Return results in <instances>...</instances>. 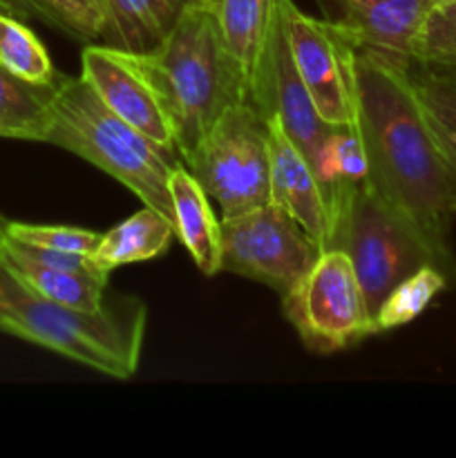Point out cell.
<instances>
[{
	"label": "cell",
	"instance_id": "cell-18",
	"mask_svg": "<svg viewBox=\"0 0 456 458\" xmlns=\"http://www.w3.org/2000/svg\"><path fill=\"white\" fill-rule=\"evenodd\" d=\"M3 262L12 268L13 276L27 289L34 291L40 298L89 313H97L106 307L107 277L63 271V268L36 262L21 249H16V244L7 235L3 240Z\"/></svg>",
	"mask_w": 456,
	"mask_h": 458
},
{
	"label": "cell",
	"instance_id": "cell-29",
	"mask_svg": "<svg viewBox=\"0 0 456 458\" xmlns=\"http://www.w3.org/2000/svg\"><path fill=\"white\" fill-rule=\"evenodd\" d=\"M3 240H4V219L0 217V258H3Z\"/></svg>",
	"mask_w": 456,
	"mask_h": 458
},
{
	"label": "cell",
	"instance_id": "cell-22",
	"mask_svg": "<svg viewBox=\"0 0 456 458\" xmlns=\"http://www.w3.org/2000/svg\"><path fill=\"white\" fill-rule=\"evenodd\" d=\"M450 284V277L436 267H423L402 282H398L376 313L378 334L398 329V327L416 320L432 304V300Z\"/></svg>",
	"mask_w": 456,
	"mask_h": 458
},
{
	"label": "cell",
	"instance_id": "cell-19",
	"mask_svg": "<svg viewBox=\"0 0 456 458\" xmlns=\"http://www.w3.org/2000/svg\"><path fill=\"white\" fill-rule=\"evenodd\" d=\"M174 226L170 219L156 210L143 206L132 217L103 233L98 246L92 253V262L97 264L103 276H110L114 268L128 264L146 262L164 255L173 242Z\"/></svg>",
	"mask_w": 456,
	"mask_h": 458
},
{
	"label": "cell",
	"instance_id": "cell-30",
	"mask_svg": "<svg viewBox=\"0 0 456 458\" xmlns=\"http://www.w3.org/2000/svg\"><path fill=\"white\" fill-rule=\"evenodd\" d=\"M443 3H456V0H436V4H443Z\"/></svg>",
	"mask_w": 456,
	"mask_h": 458
},
{
	"label": "cell",
	"instance_id": "cell-27",
	"mask_svg": "<svg viewBox=\"0 0 456 458\" xmlns=\"http://www.w3.org/2000/svg\"><path fill=\"white\" fill-rule=\"evenodd\" d=\"M0 7L4 12L13 13V16L22 18V21H30V18H36L34 7L30 4V0H0Z\"/></svg>",
	"mask_w": 456,
	"mask_h": 458
},
{
	"label": "cell",
	"instance_id": "cell-13",
	"mask_svg": "<svg viewBox=\"0 0 456 458\" xmlns=\"http://www.w3.org/2000/svg\"><path fill=\"white\" fill-rule=\"evenodd\" d=\"M268 128V179H271V204L280 206L291 215L317 249H326L329 240V219H326L325 199L317 186L311 164L286 134L275 116L266 119Z\"/></svg>",
	"mask_w": 456,
	"mask_h": 458
},
{
	"label": "cell",
	"instance_id": "cell-10",
	"mask_svg": "<svg viewBox=\"0 0 456 458\" xmlns=\"http://www.w3.org/2000/svg\"><path fill=\"white\" fill-rule=\"evenodd\" d=\"M80 79L125 123L179 155L168 98L150 54L89 43L80 52Z\"/></svg>",
	"mask_w": 456,
	"mask_h": 458
},
{
	"label": "cell",
	"instance_id": "cell-2",
	"mask_svg": "<svg viewBox=\"0 0 456 458\" xmlns=\"http://www.w3.org/2000/svg\"><path fill=\"white\" fill-rule=\"evenodd\" d=\"M148 311L139 298L106 300L97 313L45 300L0 258V331L40 344L112 378L128 380L141 360Z\"/></svg>",
	"mask_w": 456,
	"mask_h": 458
},
{
	"label": "cell",
	"instance_id": "cell-12",
	"mask_svg": "<svg viewBox=\"0 0 456 458\" xmlns=\"http://www.w3.org/2000/svg\"><path fill=\"white\" fill-rule=\"evenodd\" d=\"M249 103H253L255 110L264 119L275 116L286 134L293 139L295 146L304 152L308 164H313L331 125L317 114L316 106L295 70L280 9H277V21L271 31V38H268L262 61L255 72Z\"/></svg>",
	"mask_w": 456,
	"mask_h": 458
},
{
	"label": "cell",
	"instance_id": "cell-11",
	"mask_svg": "<svg viewBox=\"0 0 456 458\" xmlns=\"http://www.w3.org/2000/svg\"><path fill=\"white\" fill-rule=\"evenodd\" d=\"M334 22L358 52H376L396 65H418L423 36L436 0H322Z\"/></svg>",
	"mask_w": 456,
	"mask_h": 458
},
{
	"label": "cell",
	"instance_id": "cell-15",
	"mask_svg": "<svg viewBox=\"0 0 456 458\" xmlns=\"http://www.w3.org/2000/svg\"><path fill=\"white\" fill-rule=\"evenodd\" d=\"M170 204L174 213V235L204 276L222 271V222L210 208V199L186 165L179 161L170 173Z\"/></svg>",
	"mask_w": 456,
	"mask_h": 458
},
{
	"label": "cell",
	"instance_id": "cell-23",
	"mask_svg": "<svg viewBox=\"0 0 456 458\" xmlns=\"http://www.w3.org/2000/svg\"><path fill=\"white\" fill-rule=\"evenodd\" d=\"M425 119L450 165L456 188V83L411 70Z\"/></svg>",
	"mask_w": 456,
	"mask_h": 458
},
{
	"label": "cell",
	"instance_id": "cell-16",
	"mask_svg": "<svg viewBox=\"0 0 456 458\" xmlns=\"http://www.w3.org/2000/svg\"><path fill=\"white\" fill-rule=\"evenodd\" d=\"M217 22L224 49L250 94L255 72L277 21L280 0H206Z\"/></svg>",
	"mask_w": 456,
	"mask_h": 458
},
{
	"label": "cell",
	"instance_id": "cell-21",
	"mask_svg": "<svg viewBox=\"0 0 456 458\" xmlns=\"http://www.w3.org/2000/svg\"><path fill=\"white\" fill-rule=\"evenodd\" d=\"M0 67L34 85H52L58 72L38 36L22 18L0 7Z\"/></svg>",
	"mask_w": 456,
	"mask_h": 458
},
{
	"label": "cell",
	"instance_id": "cell-1",
	"mask_svg": "<svg viewBox=\"0 0 456 458\" xmlns=\"http://www.w3.org/2000/svg\"><path fill=\"white\" fill-rule=\"evenodd\" d=\"M356 125L365 146L367 186L410 219L438 268L454 282V179L425 119L411 70L376 52H358Z\"/></svg>",
	"mask_w": 456,
	"mask_h": 458
},
{
	"label": "cell",
	"instance_id": "cell-6",
	"mask_svg": "<svg viewBox=\"0 0 456 458\" xmlns=\"http://www.w3.org/2000/svg\"><path fill=\"white\" fill-rule=\"evenodd\" d=\"M331 249L349 255L376 322L389 291L423 267H436L432 249L396 208L384 204L369 186H362L340 226Z\"/></svg>",
	"mask_w": 456,
	"mask_h": 458
},
{
	"label": "cell",
	"instance_id": "cell-3",
	"mask_svg": "<svg viewBox=\"0 0 456 458\" xmlns=\"http://www.w3.org/2000/svg\"><path fill=\"white\" fill-rule=\"evenodd\" d=\"M49 119L47 143L101 168L174 226L168 182L179 155L125 123L80 76H56Z\"/></svg>",
	"mask_w": 456,
	"mask_h": 458
},
{
	"label": "cell",
	"instance_id": "cell-5",
	"mask_svg": "<svg viewBox=\"0 0 456 458\" xmlns=\"http://www.w3.org/2000/svg\"><path fill=\"white\" fill-rule=\"evenodd\" d=\"M222 217L246 213L271 201L266 119L253 103L228 106L182 159Z\"/></svg>",
	"mask_w": 456,
	"mask_h": 458
},
{
	"label": "cell",
	"instance_id": "cell-17",
	"mask_svg": "<svg viewBox=\"0 0 456 458\" xmlns=\"http://www.w3.org/2000/svg\"><path fill=\"white\" fill-rule=\"evenodd\" d=\"M190 0H101V45L152 52L168 36Z\"/></svg>",
	"mask_w": 456,
	"mask_h": 458
},
{
	"label": "cell",
	"instance_id": "cell-8",
	"mask_svg": "<svg viewBox=\"0 0 456 458\" xmlns=\"http://www.w3.org/2000/svg\"><path fill=\"white\" fill-rule=\"evenodd\" d=\"M320 249L286 210L262 204L222 217V271L249 277L284 295Z\"/></svg>",
	"mask_w": 456,
	"mask_h": 458
},
{
	"label": "cell",
	"instance_id": "cell-14",
	"mask_svg": "<svg viewBox=\"0 0 456 458\" xmlns=\"http://www.w3.org/2000/svg\"><path fill=\"white\" fill-rule=\"evenodd\" d=\"M311 168L325 199L329 219L326 249H331L358 191L367 183V157L358 125H331Z\"/></svg>",
	"mask_w": 456,
	"mask_h": 458
},
{
	"label": "cell",
	"instance_id": "cell-7",
	"mask_svg": "<svg viewBox=\"0 0 456 458\" xmlns=\"http://www.w3.org/2000/svg\"><path fill=\"white\" fill-rule=\"evenodd\" d=\"M286 320L307 349L335 353L378 334L353 264L342 249H325L282 295Z\"/></svg>",
	"mask_w": 456,
	"mask_h": 458
},
{
	"label": "cell",
	"instance_id": "cell-4",
	"mask_svg": "<svg viewBox=\"0 0 456 458\" xmlns=\"http://www.w3.org/2000/svg\"><path fill=\"white\" fill-rule=\"evenodd\" d=\"M150 54L168 98L179 159L197 146L228 106L249 101V89L224 49L206 0H190Z\"/></svg>",
	"mask_w": 456,
	"mask_h": 458
},
{
	"label": "cell",
	"instance_id": "cell-20",
	"mask_svg": "<svg viewBox=\"0 0 456 458\" xmlns=\"http://www.w3.org/2000/svg\"><path fill=\"white\" fill-rule=\"evenodd\" d=\"M52 85H34L0 67V137L45 141L49 132Z\"/></svg>",
	"mask_w": 456,
	"mask_h": 458
},
{
	"label": "cell",
	"instance_id": "cell-9",
	"mask_svg": "<svg viewBox=\"0 0 456 458\" xmlns=\"http://www.w3.org/2000/svg\"><path fill=\"white\" fill-rule=\"evenodd\" d=\"M291 58L316 106L329 125H356L358 119V49L334 22L317 21L280 0Z\"/></svg>",
	"mask_w": 456,
	"mask_h": 458
},
{
	"label": "cell",
	"instance_id": "cell-28",
	"mask_svg": "<svg viewBox=\"0 0 456 458\" xmlns=\"http://www.w3.org/2000/svg\"><path fill=\"white\" fill-rule=\"evenodd\" d=\"M436 12L441 13V16L450 18V21H456V3H443V4H436Z\"/></svg>",
	"mask_w": 456,
	"mask_h": 458
},
{
	"label": "cell",
	"instance_id": "cell-25",
	"mask_svg": "<svg viewBox=\"0 0 456 458\" xmlns=\"http://www.w3.org/2000/svg\"><path fill=\"white\" fill-rule=\"evenodd\" d=\"M4 235L9 240L22 242V244L67 250V253H80L89 255V258L101 240V233L88 231V228L25 222H4Z\"/></svg>",
	"mask_w": 456,
	"mask_h": 458
},
{
	"label": "cell",
	"instance_id": "cell-24",
	"mask_svg": "<svg viewBox=\"0 0 456 458\" xmlns=\"http://www.w3.org/2000/svg\"><path fill=\"white\" fill-rule=\"evenodd\" d=\"M36 18L56 27L72 40L89 45L101 40V0H30Z\"/></svg>",
	"mask_w": 456,
	"mask_h": 458
},
{
	"label": "cell",
	"instance_id": "cell-26",
	"mask_svg": "<svg viewBox=\"0 0 456 458\" xmlns=\"http://www.w3.org/2000/svg\"><path fill=\"white\" fill-rule=\"evenodd\" d=\"M414 72L456 83V21L441 16L436 9L429 16Z\"/></svg>",
	"mask_w": 456,
	"mask_h": 458
}]
</instances>
